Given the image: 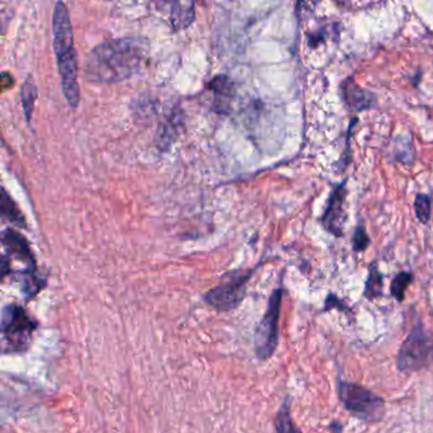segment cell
<instances>
[{
  "label": "cell",
  "instance_id": "cell-1",
  "mask_svg": "<svg viewBox=\"0 0 433 433\" xmlns=\"http://www.w3.org/2000/svg\"><path fill=\"white\" fill-rule=\"evenodd\" d=\"M147 46L140 38L101 43L86 62V78L94 83H117L131 78L147 62Z\"/></svg>",
  "mask_w": 433,
  "mask_h": 433
},
{
  "label": "cell",
  "instance_id": "cell-2",
  "mask_svg": "<svg viewBox=\"0 0 433 433\" xmlns=\"http://www.w3.org/2000/svg\"><path fill=\"white\" fill-rule=\"evenodd\" d=\"M338 398L349 415L367 423H378L384 420L386 404L384 398L356 383H348L338 378Z\"/></svg>",
  "mask_w": 433,
  "mask_h": 433
},
{
  "label": "cell",
  "instance_id": "cell-3",
  "mask_svg": "<svg viewBox=\"0 0 433 433\" xmlns=\"http://www.w3.org/2000/svg\"><path fill=\"white\" fill-rule=\"evenodd\" d=\"M433 362V332L417 322L398 349V370L404 373L421 371Z\"/></svg>",
  "mask_w": 433,
  "mask_h": 433
},
{
  "label": "cell",
  "instance_id": "cell-4",
  "mask_svg": "<svg viewBox=\"0 0 433 433\" xmlns=\"http://www.w3.org/2000/svg\"><path fill=\"white\" fill-rule=\"evenodd\" d=\"M37 328L36 320L17 304H9L3 309L1 333L6 354H21L30 347Z\"/></svg>",
  "mask_w": 433,
  "mask_h": 433
},
{
  "label": "cell",
  "instance_id": "cell-5",
  "mask_svg": "<svg viewBox=\"0 0 433 433\" xmlns=\"http://www.w3.org/2000/svg\"><path fill=\"white\" fill-rule=\"evenodd\" d=\"M283 290L277 287L269 296L267 309L262 320L257 327L254 333V348L257 357L266 361L275 354L279 344V320H280L281 304H282Z\"/></svg>",
  "mask_w": 433,
  "mask_h": 433
},
{
  "label": "cell",
  "instance_id": "cell-6",
  "mask_svg": "<svg viewBox=\"0 0 433 433\" xmlns=\"http://www.w3.org/2000/svg\"><path fill=\"white\" fill-rule=\"evenodd\" d=\"M253 272L254 269L229 274L225 280L205 295L206 303L216 310H232L244 298L247 285Z\"/></svg>",
  "mask_w": 433,
  "mask_h": 433
},
{
  "label": "cell",
  "instance_id": "cell-7",
  "mask_svg": "<svg viewBox=\"0 0 433 433\" xmlns=\"http://www.w3.org/2000/svg\"><path fill=\"white\" fill-rule=\"evenodd\" d=\"M347 179H344L342 184H337L334 189L330 192L323 215L319 218L324 230L336 238H342L344 235V226L347 223Z\"/></svg>",
  "mask_w": 433,
  "mask_h": 433
},
{
  "label": "cell",
  "instance_id": "cell-8",
  "mask_svg": "<svg viewBox=\"0 0 433 433\" xmlns=\"http://www.w3.org/2000/svg\"><path fill=\"white\" fill-rule=\"evenodd\" d=\"M52 40L56 57H62L75 51L69 11L62 1L56 3L52 14Z\"/></svg>",
  "mask_w": 433,
  "mask_h": 433
},
{
  "label": "cell",
  "instance_id": "cell-9",
  "mask_svg": "<svg viewBox=\"0 0 433 433\" xmlns=\"http://www.w3.org/2000/svg\"><path fill=\"white\" fill-rule=\"evenodd\" d=\"M343 96L348 107L352 111H364L370 108L375 99L371 93L357 86L354 80H348L343 86Z\"/></svg>",
  "mask_w": 433,
  "mask_h": 433
},
{
  "label": "cell",
  "instance_id": "cell-10",
  "mask_svg": "<svg viewBox=\"0 0 433 433\" xmlns=\"http://www.w3.org/2000/svg\"><path fill=\"white\" fill-rule=\"evenodd\" d=\"M195 19L193 0H173L171 1V22L174 31L187 28Z\"/></svg>",
  "mask_w": 433,
  "mask_h": 433
},
{
  "label": "cell",
  "instance_id": "cell-11",
  "mask_svg": "<svg viewBox=\"0 0 433 433\" xmlns=\"http://www.w3.org/2000/svg\"><path fill=\"white\" fill-rule=\"evenodd\" d=\"M384 275L378 269V262H372L369 266V275H367L364 298L367 300H375L384 296Z\"/></svg>",
  "mask_w": 433,
  "mask_h": 433
},
{
  "label": "cell",
  "instance_id": "cell-12",
  "mask_svg": "<svg viewBox=\"0 0 433 433\" xmlns=\"http://www.w3.org/2000/svg\"><path fill=\"white\" fill-rule=\"evenodd\" d=\"M211 89L215 93V103H216V108L220 111H225L229 106V102L232 98L234 94V86H232V80H229V78H226L224 75H219L216 77L213 81H211Z\"/></svg>",
  "mask_w": 433,
  "mask_h": 433
},
{
  "label": "cell",
  "instance_id": "cell-13",
  "mask_svg": "<svg viewBox=\"0 0 433 433\" xmlns=\"http://www.w3.org/2000/svg\"><path fill=\"white\" fill-rule=\"evenodd\" d=\"M275 426L277 432H300V428L295 426L293 418H291V403L288 398L282 403L281 408L279 409Z\"/></svg>",
  "mask_w": 433,
  "mask_h": 433
},
{
  "label": "cell",
  "instance_id": "cell-14",
  "mask_svg": "<svg viewBox=\"0 0 433 433\" xmlns=\"http://www.w3.org/2000/svg\"><path fill=\"white\" fill-rule=\"evenodd\" d=\"M415 276L412 272L402 271L399 272L390 283V295L397 300L398 303H403L405 299V291L408 288L409 285L413 283Z\"/></svg>",
  "mask_w": 433,
  "mask_h": 433
},
{
  "label": "cell",
  "instance_id": "cell-15",
  "mask_svg": "<svg viewBox=\"0 0 433 433\" xmlns=\"http://www.w3.org/2000/svg\"><path fill=\"white\" fill-rule=\"evenodd\" d=\"M415 218L418 219L420 223L427 225L432 216V198L427 193H417L415 197Z\"/></svg>",
  "mask_w": 433,
  "mask_h": 433
},
{
  "label": "cell",
  "instance_id": "cell-16",
  "mask_svg": "<svg viewBox=\"0 0 433 433\" xmlns=\"http://www.w3.org/2000/svg\"><path fill=\"white\" fill-rule=\"evenodd\" d=\"M1 215L4 219H8V221H12L19 226H25L23 216L19 213L18 208L13 202L11 196L6 193V189H3V195H1Z\"/></svg>",
  "mask_w": 433,
  "mask_h": 433
},
{
  "label": "cell",
  "instance_id": "cell-17",
  "mask_svg": "<svg viewBox=\"0 0 433 433\" xmlns=\"http://www.w3.org/2000/svg\"><path fill=\"white\" fill-rule=\"evenodd\" d=\"M370 244H371V239L367 234L366 227L364 225V223H360L354 227V235H352V249L354 253H361V252H365Z\"/></svg>",
  "mask_w": 433,
  "mask_h": 433
},
{
  "label": "cell",
  "instance_id": "cell-18",
  "mask_svg": "<svg viewBox=\"0 0 433 433\" xmlns=\"http://www.w3.org/2000/svg\"><path fill=\"white\" fill-rule=\"evenodd\" d=\"M37 97V88L32 81L27 80L23 86H22V93H21V98H22V104H23V110H25L26 117L27 120H30L31 116L32 108H33V102Z\"/></svg>",
  "mask_w": 433,
  "mask_h": 433
},
{
  "label": "cell",
  "instance_id": "cell-19",
  "mask_svg": "<svg viewBox=\"0 0 433 433\" xmlns=\"http://www.w3.org/2000/svg\"><path fill=\"white\" fill-rule=\"evenodd\" d=\"M319 1L320 0H298V3H296V12H298L299 18L304 19L306 17H309L311 13L315 11Z\"/></svg>",
  "mask_w": 433,
  "mask_h": 433
},
{
  "label": "cell",
  "instance_id": "cell-20",
  "mask_svg": "<svg viewBox=\"0 0 433 433\" xmlns=\"http://www.w3.org/2000/svg\"><path fill=\"white\" fill-rule=\"evenodd\" d=\"M336 306L338 309H341V310L349 311V308H348L342 300L338 299L334 293H330V295L327 296V299H325L324 310H332V309L336 308Z\"/></svg>",
  "mask_w": 433,
  "mask_h": 433
},
{
  "label": "cell",
  "instance_id": "cell-21",
  "mask_svg": "<svg viewBox=\"0 0 433 433\" xmlns=\"http://www.w3.org/2000/svg\"><path fill=\"white\" fill-rule=\"evenodd\" d=\"M328 32H330V28H323V30H317V31L313 32L310 36H309V45L315 47L319 43H324L328 37Z\"/></svg>",
  "mask_w": 433,
  "mask_h": 433
},
{
  "label": "cell",
  "instance_id": "cell-22",
  "mask_svg": "<svg viewBox=\"0 0 433 433\" xmlns=\"http://www.w3.org/2000/svg\"><path fill=\"white\" fill-rule=\"evenodd\" d=\"M330 431H334V432H341V431H343V426L339 422H333V423H330Z\"/></svg>",
  "mask_w": 433,
  "mask_h": 433
},
{
  "label": "cell",
  "instance_id": "cell-23",
  "mask_svg": "<svg viewBox=\"0 0 433 433\" xmlns=\"http://www.w3.org/2000/svg\"><path fill=\"white\" fill-rule=\"evenodd\" d=\"M153 1L158 6H167V4H169V3H171L173 0H153Z\"/></svg>",
  "mask_w": 433,
  "mask_h": 433
},
{
  "label": "cell",
  "instance_id": "cell-24",
  "mask_svg": "<svg viewBox=\"0 0 433 433\" xmlns=\"http://www.w3.org/2000/svg\"><path fill=\"white\" fill-rule=\"evenodd\" d=\"M202 3H203V1H205V0H201Z\"/></svg>",
  "mask_w": 433,
  "mask_h": 433
}]
</instances>
